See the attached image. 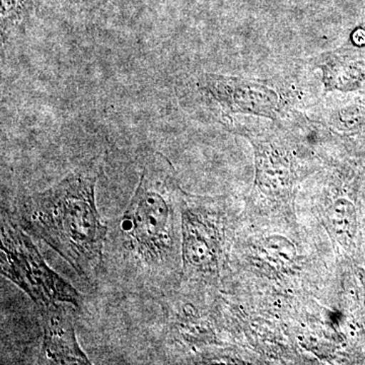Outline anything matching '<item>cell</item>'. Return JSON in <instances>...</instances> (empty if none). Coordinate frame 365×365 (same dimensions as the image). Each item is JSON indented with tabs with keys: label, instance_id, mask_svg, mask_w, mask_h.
Returning a JSON list of instances; mask_svg holds the SVG:
<instances>
[{
	"label": "cell",
	"instance_id": "6da1fadb",
	"mask_svg": "<svg viewBox=\"0 0 365 365\" xmlns=\"http://www.w3.org/2000/svg\"><path fill=\"white\" fill-rule=\"evenodd\" d=\"M100 169L76 170L44 192L26 197L16 208L21 227L47 242L85 279L102 267L107 227L96 205Z\"/></svg>",
	"mask_w": 365,
	"mask_h": 365
},
{
	"label": "cell",
	"instance_id": "5b68a950",
	"mask_svg": "<svg viewBox=\"0 0 365 365\" xmlns=\"http://www.w3.org/2000/svg\"><path fill=\"white\" fill-rule=\"evenodd\" d=\"M182 258L185 267L197 272L207 273L216 265L215 242L208 227L190 210L182 216Z\"/></svg>",
	"mask_w": 365,
	"mask_h": 365
},
{
	"label": "cell",
	"instance_id": "8992f818",
	"mask_svg": "<svg viewBox=\"0 0 365 365\" xmlns=\"http://www.w3.org/2000/svg\"><path fill=\"white\" fill-rule=\"evenodd\" d=\"M264 250L271 261L278 265H289L297 256V250L289 240L281 235H271L264 241Z\"/></svg>",
	"mask_w": 365,
	"mask_h": 365
},
{
	"label": "cell",
	"instance_id": "52a82bcc",
	"mask_svg": "<svg viewBox=\"0 0 365 365\" xmlns=\"http://www.w3.org/2000/svg\"><path fill=\"white\" fill-rule=\"evenodd\" d=\"M347 201H337L329 212V222L337 234H347L351 227V208Z\"/></svg>",
	"mask_w": 365,
	"mask_h": 365
},
{
	"label": "cell",
	"instance_id": "7a4b0ae2",
	"mask_svg": "<svg viewBox=\"0 0 365 365\" xmlns=\"http://www.w3.org/2000/svg\"><path fill=\"white\" fill-rule=\"evenodd\" d=\"M172 167L160 153L146 163L131 202L120 222L127 260L153 280L169 267L176 249Z\"/></svg>",
	"mask_w": 365,
	"mask_h": 365
},
{
	"label": "cell",
	"instance_id": "277c9868",
	"mask_svg": "<svg viewBox=\"0 0 365 365\" xmlns=\"http://www.w3.org/2000/svg\"><path fill=\"white\" fill-rule=\"evenodd\" d=\"M43 340L41 362L46 364H91L79 347L71 314L66 304L41 309Z\"/></svg>",
	"mask_w": 365,
	"mask_h": 365
},
{
	"label": "cell",
	"instance_id": "3957f363",
	"mask_svg": "<svg viewBox=\"0 0 365 365\" xmlns=\"http://www.w3.org/2000/svg\"><path fill=\"white\" fill-rule=\"evenodd\" d=\"M1 274L13 281L40 307L72 304L81 294L46 264L30 237L7 217L1 220Z\"/></svg>",
	"mask_w": 365,
	"mask_h": 365
}]
</instances>
